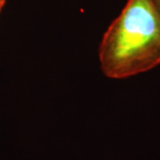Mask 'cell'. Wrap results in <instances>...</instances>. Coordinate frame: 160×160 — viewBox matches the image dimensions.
<instances>
[{
  "label": "cell",
  "instance_id": "obj_1",
  "mask_svg": "<svg viewBox=\"0 0 160 160\" xmlns=\"http://www.w3.org/2000/svg\"><path fill=\"white\" fill-rule=\"evenodd\" d=\"M106 77L123 79L160 64V13L153 0H127L99 47Z\"/></svg>",
  "mask_w": 160,
  "mask_h": 160
},
{
  "label": "cell",
  "instance_id": "obj_2",
  "mask_svg": "<svg viewBox=\"0 0 160 160\" xmlns=\"http://www.w3.org/2000/svg\"><path fill=\"white\" fill-rule=\"evenodd\" d=\"M155 3V5L157 6V8H158V10L159 12L160 13V0H153Z\"/></svg>",
  "mask_w": 160,
  "mask_h": 160
},
{
  "label": "cell",
  "instance_id": "obj_3",
  "mask_svg": "<svg viewBox=\"0 0 160 160\" xmlns=\"http://www.w3.org/2000/svg\"><path fill=\"white\" fill-rule=\"evenodd\" d=\"M6 0H0V12L2 11L3 7L5 6V4H6Z\"/></svg>",
  "mask_w": 160,
  "mask_h": 160
}]
</instances>
